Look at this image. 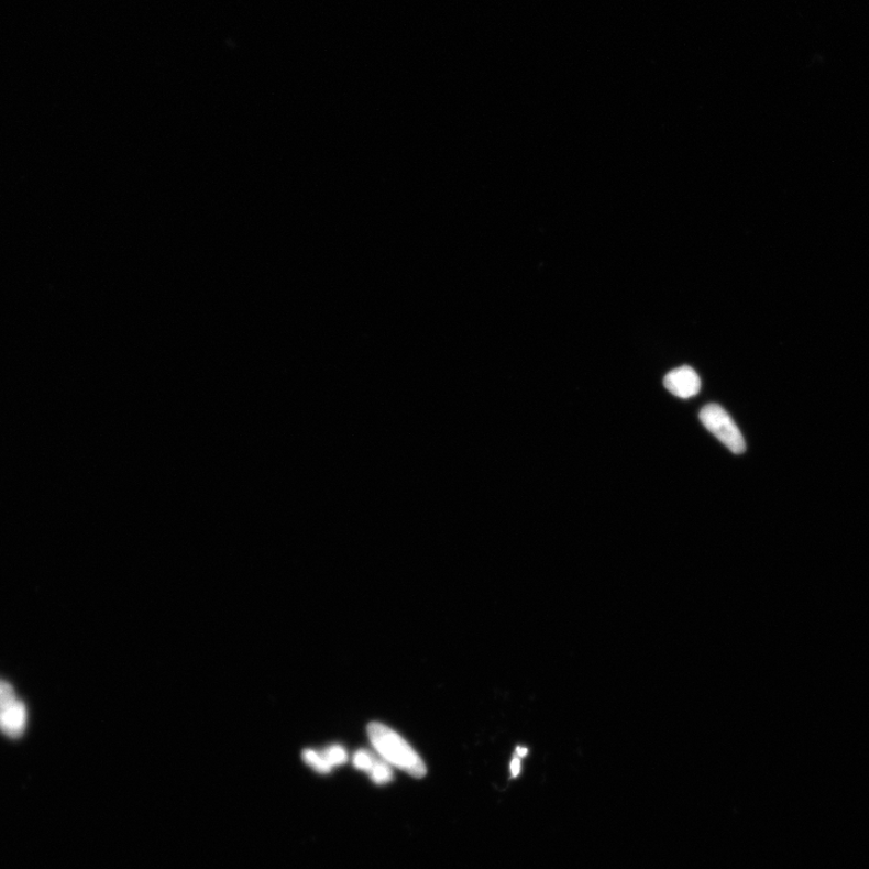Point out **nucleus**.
<instances>
[{"mask_svg": "<svg viewBox=\"0 0 869 869\" xmlns=\"http://www.w3.org/2000/svg\"><path fill=\"white\" fill-rule=\"evenodd\" d=\"M367 732L371 743L384 760L414 778L426 777L424 760L400 735L380 723L370 724Z\"/></svg>", "mask_w": 869, "mask_h": 869, "instance_id": "nucleus-1", "label": "nucleus"}, {"mask_svg": "<svg viewBox=\"0 0 869 869\" xmlns=\"http://www.w3.org/2000/svg\"><path fill=\"white\" fill-rule=\"evenodd\" d=\"M700 418L705 429L722 441L730 452L741 454L747 451L741 431L725 408L715 404L707 405L702 409Z\"/></svg>", "mask_w": 869, "mask_h": 869, "instance_id": "nucleus-2", "label": "nucleus"}, {"mask_svg": "<svg viewBox=\"0 0 869 869\" xmlns=\"http://www.w3.org/2000/svg\"><path fill=\"white\" fill-rule=\"evenodd\" d=\"M664 387L680 399H690L700 394L702 382L692 367L681 366L669 372L664 378Z\"/></svg>", "mask_w": 869, "mask_h": 869, "instance_id": "nucleus-3", "label": "nucleus"}, {"mask_svg": "<svg viewBox=\"0 0 869 869\" xmlns=\"http://www.w3.org/2000/svg\"><path fill=\"white\" fill-rule=\"evenodd\" d=\"M28 707L18 698L0 706V732L11 739H18L28 726Z\"/></svg>", "mask_w": 869, "mask_h": 869, "instance_id": "nucleus-4", "label": "nucleus"}, {"mask_svg": "<svg viewBox=\"0 0 869 869\" xmlns=\"http://www.w3.org/2000/svg\"><path fill=\"white\" fill-rule=\"evenodd\" d=\"M304 760L320 773H329L331 771L332 766L329 763L324 755H319L312 750H306L304 752Z\"/></svg>", "mask_w": 869, "mask_h": 869, "instance_id": "nucleus-5", "label": "nucleus"}, {"mask_svg": "<svg viewBox=\"0 0 869 869\" xmlns=\"http://www.w3.org/2000/svg\"><path fill=\"white\" fill-rule=\"evenodd\" d=\"M371 778L376 784H387L393 780V772L386 762L376 761L371 769Z\"/></svg>", "mask_w": 869, "mask_h": 869, "instance_id": "nucleus-6", "label": "nucleus"}, {"mask_svg": "<svg viewBox=\"0 0 869 869\" xmlns=\"http://www.w3.org/2000/svg\"><path fill=\"white\" fill-rule=\"evenodd\" d=\"M375 762V757L365 750H360L354 756V766L360 769V771L370 772Z\"/></svg>", "mask_w": 869, "mask_h": 869, "instance_id": "nucleus-7", "label": "nucleus"}, {"mask_svg": "<svg viewBox=\"0 0 869 869\" xmlns=\"http://www.w3.org/2000/svg\"><path fill=\"white\" fill-rule=\"evenodd\" d=\"M324 756L332 767L343 765L348 759L345 750L340 747V745H333V747L326 751Z\"/></svg>", "mask_w": 869, "mask_h": 869, "instance_id": "nucleus-8", "label": "nucleus"}, {"mask_svg": "<svg viewBox=\"0 0 869 869\" xmlns=\"http://www.w3.org/2000/svg\"><path fill=\"white\" fill-rule=\"evenodd\" d=\"M15 700H16L15 690L12 689L9 682L0 680V706H3Z\"/></svg>", "mask_w": 869, "mask_h": 869, "instance_id": "nucleus-9", "label": "nucleus"}, {"mask_svg": "<svg viewBox=\"0 0 869 869\" xmlns=\"http://www.w3.org/2000/svg\"><path fill=\"white\" fill-rule=\"evenodd\" d=\"M520 772V761L519 759H514L512 762V773L513 777L516 778Z\"/></svg>", "mask_w": 869, "mask_h": 869, "instance_id": "nucleus-10", "label": "nucleus"}, {"mask_svg": "<svg viewBox=\"0 0 869 869\" xmlns=\"http://www.w3.org/2000/svg\"><path fill=\"white\" fill-rule=\"evenodd\" d=\"M516 754H517L518 757H526L527 754H528V750L526 748L518 747L516 749Z\"/></svg>", "mask_w": 869, "mask_h": 869, "instance_id": "nucleus-11", "label": "nucleus"}]
</instances>
